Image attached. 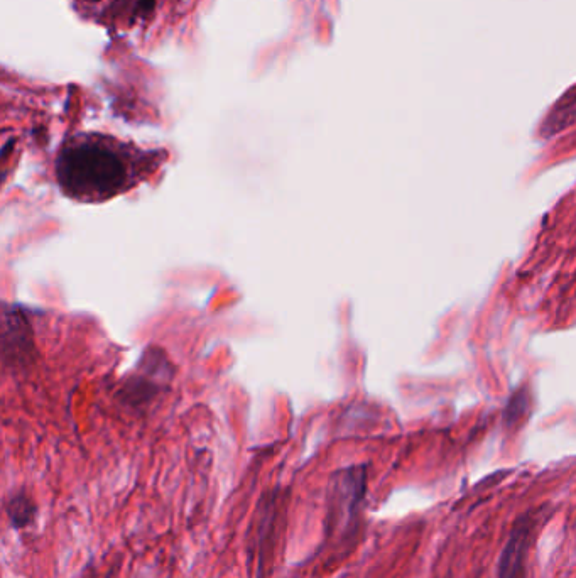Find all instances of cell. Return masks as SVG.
Returning <instances> with one entry per match:
<instances>
[{"label": "cell", "instance_id": "5", "mask_svg": "<svg viewBox=\"0 0 576 578\" xmlns=\"http://www.w3.org/2000/svg\"><path fill=\"white\" fill-rule=\"evenodd\" d=\"M4 511L12 528L26 529L33 526L34 519L38 516V504L28 492L21 491L7 499Z\"/></svg>", "mask_w": 576, "mask_h": 578}, {"label": "cell", "instance_id": "2", "mask_svg": "<svg viewBox=\"0 0 576 578\" xmlns=\"http://www.w3.org/2000/svg\"><path fill=\"white\" fill-rule=\"evenodd\" d=\"M367 491V470L364 465H354L337 470L328 487V521L330 536H347L357 528L362 502Z\"/></svg>", "mask_w": 576, "mask_h": 578}, {"label": "cell", "instance_id": "4", "mask_svg": "<svg viewBox=\"0 0 576 578\" xmlns=\"http://www.w3.org/2000/svg\"><path fill=\"white\" fill-rule=\"evenodd\" d=\"M29 328L26 318L17 311H6L0 315V342L9 354L16 357H26L29 354Z\"/></svg>", "mask_w": 576, "mask_h": 578}, {"label": "cell", "instance_id": "7", "mask_svg": "<svg viewBox=\"0 0 576 578\" xmlns=\"http://www.w3.org/2000/svg\"><path fill=\"white\" fill-rule=\"evenodd\" d=\"M90 2H98V0H90Z\"/></svg>", "mask_w": 576, "mask_h": 578}, {"label": "cell", "instance_id": "6", "mask_svg": "<svg viewBox=\"0 0 576 578\" xmlns=\"http://www.w3.org/2000/svg\"><path fill=\"white\" fill-rule=\"evenodd\" d=\"M154 4H156V0H139V11L142 14H149V12H153Z\"/></svg>", "mask_w": 576, "mask_h": 578}, {"label": "cell", "instance_id": "3", "mask_svg": "<svg viewBox=\"0 0 576 578\" xmlns=\"http://www.w3.org/2000/svg\"><path fill=\"white\" fill-rule=\"evenodd\" d=\"M541 514L539 509H533L521 514L512 524L511 533L500 553L497 578H528L529 557L543 524Z\"/></svg>", "mask_w": 576, "mask_h": 578}, {"label": "cell", "instance_id": "1", "mask_svg": "<svg viewBox=\"0 0 576 578\" xmlns=\"http://www.w3.org/2000/svg\"><path fill=\"white\" fill-rule=\"evenodd\" d=\"M56 175L66 195L85 202L105 200L125 190L127 164L112 149L83 142L65 149Z\"/></svg>", "mask_w": 576, "mask_h": 578}]
</instances>
